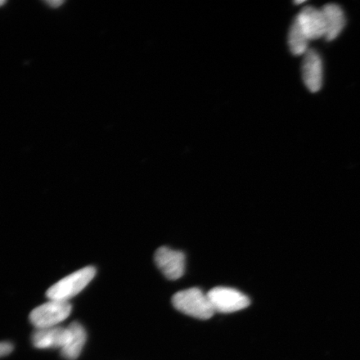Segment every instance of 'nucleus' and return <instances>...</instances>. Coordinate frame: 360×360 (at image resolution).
I'll return each instance as SVG.
<instances>
[{
    "label": "nucleus",
    "mask_w": 360,
    "mask_h": 360,
    "mask_svg": "<svg viewBox=\"0 0 360 360\" xmlns=\"http://www.w3.org/2000/svg\"><path fill=\"white\" fill-rule=\"evenodd\" d=\"M172 303L179 311L196 319H209L215 314L208 296L199 288L176 292L173 296Z\"/></svg>",
    "instance_id": "nucleus-1"
},
{
    "label": "nucleus",
    "mask_w": 360,
    "mask_h": 360,
    "mask_svg": "<svg viewBox=\"0 0 360 360\" xmlns=\"http://www.w3.org/2000/svg\"><path fill=\"white\" fill-rule=\"evenodd\" d=\"M96 274V269L93 266L72 273L49 288L46 292L47 298L49 300L69 301L85 289Z\"/></svg>",
    "instance_id": "nucleus-2"
},
{
    "label": "nucleus",
    "mask_w": 360,
    "mask_h": 360,
    "mask_svg": "<svg viewBox=\"0 0 360 360\" xmlns=\"http://www.w3.org/2000/svg\"><path fill=\"white\" fill-rule=\"evenodd\" d=\"M71 311L72 305L69 301L49 300L35 308L30 313V319L37 330L56 327L70 316Z\"/></svg>",
    "instance_id": "nucleus-3"
},
{
    "label": "nucleus",
    "mask_w": 360,
    "mask_h": 360,
    "mask_svg": "<svg viewBox=\"0 0 360 360\" xmlns=\"http://www.w3.org/2000/svg\"><path fill=\"white\" fill-rule=\"evenodd\" d=\"M207 296L215 313L240 311L250 304L249 297L232 288L216 287L208 292Z\"/></svg>",
    "instance_id": "nucleus-4"
},
{
    "label": "nucleus",
    "mask_w": 360,
    "mask_h": 360,
    "mask_svg": "<svg viewBox=\"0 0 360 360\" xmlns=\"http://www.w3.org/2000/svg\"><path fill=\"white\" fill-rule=\"evenodd\" d=\"M186 260V255L183 252L165 246L159 248L155 255L158 268L170 281H177L184 276Z\"/></svg>",
    "instance_id": "nucleus-5"
},
{
    "label": "nucleus",
    "mask_w": 360,
    "mask_h": 360,
    "mask_svg": "<svg viewBox=\"0 0 360 360\" xmlns=\"http://www.w3.org/2000/svg\"><path fill=\"white\" fill-rule=\"evenodd\" d=\"M70 336V332L68 327L40 328L34 333L32 343L35 348L40 349H62L69 341Z\"/></svg>",
    "instance_id": "nucleus-6"
},
{
    "label": "nucleus",
    "mask_w": 360,
    "mask_h": 360,
    "mask_svg": "<svg viewBox=\"0 0 360 360\" xmlns=\"http://www.w3.org/2000/svg\"><path fill=\"white\" fill-rule=\"evenodd\" d=\"M302 73L304 82L310 91L318 92L322 87L323 65L321 56L313 49L304 53Z\"/></svg>",
    "instance_id": "nucleus-7"
},
{
    "label": "nucleus",
    "mask_w": 360,
    "mask_h": 360,
    "mask_svg": "<svg viewBox=\"0 0 360 360\" xmlns=\"http://www.w3.org/2000/svg\"><path fill=\"white\" fill-rule=\"evenodd\" d=\"M301 26L308 36L309 40L325 37L326 25L322 11L313 7H306L296 17Z\"/></svg>",
    "instance_id": "nucleus-8"
},
{
    "label": "nucleus",
    "mask_w": 360,
    "mask_h": 360,
    "mask_svg": "<svg viewBox=\"0 0 360 360\" xmlns=\"http://www.w3.org/2000/svg\"><path fill=\"white\" fill-rule=\"evenodd\" d=\"M68 328L70 336L65 347L61 349V355L67 360H75L79 357L86 343L87 333L79 322H73Z\"/></svg>",
    "instance_id": "nucleus-9"
},
{
    "label": "nucleus",
    "mask_w": 360,
    "mask_h": 360,
    "mask_svg": "<svg viewBox=\"0 0 360 360\" xmlns=\"http://www.w3.org/2000/svg\"><path fill=\"white\" fill-rule=\"evenodd\" d=\"M326 25V39L334 40L340 34L345 26V17L342 8L335 4H326L322 8Z\"/></svg>",
    "instance_id": "nucleus-10"
},
{
    "label": "nucleus",
    "mask_w": 360,
    "mask_h": 360,
    "mask_svg": "<svg viewBox=\"0 0 360 360\" xmlns=\"http://www.w3.org/2000/svg\"><path fill=\"white\" fill-rule=\"evenodd\" d=\"M309 39L306 35L302 26L298 20L295 19L290 27L289 34V45L292 55H304L309 51Z\"/></svg>",
    "instance_id": "nucleus-11"
},
{
    "label": "nucleus",
    "mask_w": 360,
    "mask_h": 360,
    "mask_svg": "<svg viewBox=\"0 0 360 360\" xmlns=\"http://www.w3.org/2000/svg\"><path fill=\"white\" fill-rule=\"evenodd\" d=\"M13 346L10 342H0V358L12 353Z\"/></svg>",
    "instance_id": "nucleus-12"
},
{
    "label": "nucleus",
    "mask_w": 360,
    "mask_h": 360,
    "mask_svg": "<svg viewBox=\"0 0 360 360\" xmlns=\"http://www.w3.org/2000/svg\"><path fill=\"white\" fill-rule=\"evenodd\" d=\"M47 4H49V7L51 8H58L62 6L64 2L63 1H48L46 2Z\"/></svg>",
    "instance_id": "nucleus-13"
},
{
    "label": "nucleus",
    "mask_w": 360,
    "mask_h": 360,
    "mask_svg": "<svg viewBox=\"0 0 360 360\" xmlns=\"http://www.w3.org/2000/svg\"><path fill=\"white\" fill-rule=\"evenodd\" d=\"M6 4L4 1H0V7L3 6V4Z\"/></svg>",
    "instance_id": "nucleus-14"
}]
</instances>
